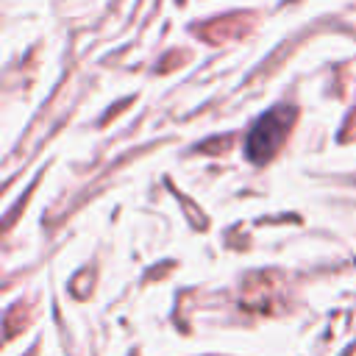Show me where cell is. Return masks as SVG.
Returning a JSON list of instances; mask_svg holds the SVG:
<instances>
[{"mask_svg": "<svg viewBox=\"0 0 356 356\" xmlns=\"http://www.w3.org/2000/svg\"><path fill=\"white\" fill-rule=\"evenodd\" d=\"M295 106L289 103H281V106H273L270 111H264L248 131L245 136V153L253 164H261L267 159H273L278 153V147L284 145L286 134L292 131V122H295Z\"/></svg>", "mask_w": 356, "mask_h": 356, "instance_id": "6da1fadb", "label": "cell"}]
</instances>
